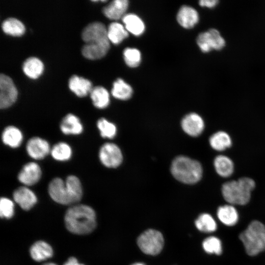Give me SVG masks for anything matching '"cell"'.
<instances>
[{"label":"cell","mask_w":265,"mask_h":265,"mask_svg":"<svg viewBox=\"0 0 265 265\" xmlns=\"http://www.w3.org/2000/svg\"><path fill=\"white\" fill-rule=\"evenodd\" d=\"M81 37L85 43L82 49V53L88 59H100L104 56L109 49L110 41L107 29L101 22L88 24L83 29Z\"/></svg>","instance_id":"obj_1"},{"label":"cell","mask_w":265,"mask_h":265,"mask_svg":"<svg viewBox=\"0 0 265 265\" xmlns=\"http://www.w3.org/2000/svg\"><path fill=\"white\" fill-rule=\"evenodd\" d=\"M51 198L62 205H72L79 202L82 196V187L79 179L69 175L63 180L60 178L53 179L48 186Z\"/></svg>","instance_id":"obj_2"},{"label":"cell","mask_w":265,"mask_h":265,"mask_svg":"<svg viewBox=\"0 0 265 265\" xmlns=\"http://www.w3.org/2000/svg\"><path fill=\"white\" fill-rule=\"evenodd\" d=\"M64 222L67 229L76 235H86L91 233L96 226V215L90 206L76 204L66 211Z\"/></svg>","instance_id":"obj_3"},{"label":"cell","mask_w":265,"mask_h":265,"mask_svg":"<svg viewBox=\"0 0 265 265\" xmlns=\"http://www.w3.org/2000/svg\"><path fill=\"white\" fill-rule=\"evenodd\" d=\"M255 186L253 180L242 177L238 180L224 183L222 186V194L224 199L231 205H244L248 203L251 192Z\"/></svg>","instance_id":"obj_4"},{"label":"cell","mask_w":265,"mask_h":265,"mask_svg":"<svg viewBox=\"0 0 265 265\" xmlns=\"http://www.w3.org/2000/svg\"><path fill=\"white\" fill-rule=\"evenodd\" d=\"M171 171L177 180L188 184L198 182L203 173L202 166L198 161L185 156H179L174 159Z\"/></svg>","instance_id":"obj_5"},{"label":"cell","mask_w":265,"mask_h":265,"mask_svg":"<svg viewBox=\"0 0 265 265\" xmlns=\"http://www.w3.org/2000/svg\"><path fill=\"white\" fill-rule=\"evenodd\" d=\"M239 238L249 256H256L265 250V226L259 221H252Z\"/></svg>","instance_id":"obj_6"},{"label":"cell","mask_w":265,"mask_h":265,"mask_svg":"<svg viewBox=\"0 0 265 265\" xmlns=\"http://www.w3.org/2000/svg\"><path fill=\"white\" fill-rule=\"evenodd\" d=\"M137 243L144 253L154 256L161 251L164 245V238L159 231L148 229L139 235Z\"/></svg>","instance_id":"obj_7"},{"label":"cell","mask_w":265,"mask_h":265,"mask_svg":"<svg viewBox=\"0 0 265 265\" xmlns=\"http://www.w3.org/2000/svg\"><path fill=\"white\" fill-rule=\"evenodd\" d=\"M196 41L200 49L204 53L209 52L212 50H220L225 44L224 38L215 29H210L200 33Z\"/></svg>","instance_id":"obj_8"},{"label":"cell","mask_w":265,"mask_h":265,"mask_svg":"<svg viewBox=\"0 0 265 265\" xmlns=\"http://www.w3.org/2000/svg\"><path fill=\"white\" fill-rule=\"evenodd\" d=\"M99 157L102 163L108 168L117 167L121 163L123 159L120 148L112 143H106L101 146Z\"/></svg>","instance_id":"obj_9"},{"label":"cell","mask_w":265,"mask_h":265,"mask_svg":"<svg viewBox=\"0 0 265 265\" xmlns=\"http://www.w3.org/2000/svg\"><path fill=\"white\" fill-rule=\"evenodd\" d=\"M17 95V90L12 79L4 74H0V108H6L12 106L15 102Z\"/></svg>","instance_id":"obj_10"},{"label":"cell","mask_w":265,"mask_h":265,"mask_svg":"<svg viewBox=\"0 0 265 265\" xmlns=\"http://www.w3.org/2000/svg\"><path fill=\"white\" fill-rule=\"evenodd\" d=\"M51 148L48 142L40 137H33L26 144V151L31 158L39 160L45 158L50 152Z\"/></svg>","instance_id":"obj_11"},{"label":"cell","mask_w":265,"mask_h":265,"mask_svg":"<svg viewBox=\"0 0 265 265\" xmlns=\"http://www.w3.org/2000/svg\"><path fill=\"white\" fill-rule=\"evenodd\" d=\"M42 171L40 166L35 162L25 164L18 175L19 181L26 186L36 184L40 179Z\"/></svg>","instance_id":"obj_12"},{"label":"cell","mask_w":265,"mask_h":265,"mask_svg":"<svg viewBox=\"0 0 265 265\" xmlns=\"http://www.w3.org/2000/svg\"><path fill=\"white\" fill-rule=\"evenodd\" d=\"M13 199L25 211L30 210L37 203L35 194L26 186H20L14 191Z\"/></svg>","instance_id":"obj_13"},{"label":"cell","mask_w":265,"mask_h":265,"mask_svg":"<svg viewBox=\"0 0 265 265\" xmlns=\"http://www.w3.org/2000/svg\"><path fill=\"white\" fill-rule=\"evenodd\" d=\"M181 125L183 130L188 135L197 136L204 130V122L198 114L191 113L186 115L182 120Z\"/></svg>","instance_id":"obj_14"},{"label":"cell","mask_w":265,"mask_h":265,"mask_svg":"<svg viewBox=\"0 0 265 265\" xmlns=\"http://www.w3.org/2000/svg\"><path fill=\"white\" fill-rule=\"evenodd\" d=\"M177 19L179 24L183 27L191 28L198 23L199 15L193 7L184 5L180 8Z\"/></svg>","instance_id":"obj_15"},{"label":"cell","mask_w":265,"mask_h":265,"mask_svg":"<svg viewBox=\"0 0 265 265\" xmlns=\"http://www.w3.org/2000/svg\"><path fill=\"white\" fill-rule=\"evenodd\" d=\"M60 129L65 134L78 135L82 133L83 125L79 117L69 113L63 117L60 124Z\"/></svg>","instance_id":"obj_16"},{"label":"cell","mask_w":265,"mask_h":265,"mask_svg":"<svg viewBox=\"0 0 265 265\" xmlns=\"http://www.w3.org/2000/svg\"><path fill=\"white\" fill-rule=\"evenodd\" d=\"M129 1L127 0H114L103 9V14L111 20H118L125 15L128 9Z\"/></svg>","instance_id":"obj_17"},{"label":"cell","mask_w":265,"mask_h":265,"mask_svg":"<svg viewBox=\"0 0 265 265\" xmlns=\"http://www.w3.org/2000/svg\"><path fill=\"white\" fill-rule=\"evenodd\" d=\"M29 253L33 260L42 262L53 256V249L47 242L43 240H38L31 245Z\"/></svg>","instance_id":"obj_18"},{"label":"cell","mask_w":265,"mask_h":265,"mask_svg":"<svg viewBox=\"0 0 265 265\" xmlns=\"http://www.w3.org/2000/svg\"><path fill=\"white\" fill-rule=\"evenodd\" d=\"M1 140L6 145L12 148L19 147L22 143L23 135L21 130L14 126L6 127L1 134Z\"/></svg>","instance_id":"obj_19"},{"label":"cell","mask_w":265,"mask_h":265,"mask_svg":"<svg viewBox=\"0 0 265 265\" xmlns=\"http://www.w3.org/2000/svg\"><path fill=\"white\" fill-rule=\"evenodd\" d=\"M68 84L70 90L80 97L86 96L92 89L90 80L76 75H73L70 78Z\"/></svg>","instance_id":"obj_20"},{"label":"cell","mask_w":265,"mask_h":265,"mask_svg":"<svg viewBox=\"0 0 265 265\" xmlns=\"http://www.w3.org/2000/svg\"><path fill=\"white\" fill-rule=\"evenodd\" d=\"M122 21L128 32L135 36L140 35L144 31L145 25L143 22L134 14H125L122 18Z\"/></svg>","instance_id":"obj_21"},{"label":"cell","mask_w":265,"mask_h":265,"mask_svg":"<svg viewBox=\"0 0 265 265\" xmlns=\"http://www.w3.org/2000/svg\"><path fill=\"white\" fill-rule=\"evenodd\" d=\"M217 215L222 223L229 226L236 224L238 219L237 211L231 204L219 207L217 211Z\"/></svg>","instance_id":"obj_22"},{"label":"cell","mask_w":265,"mask_h":265,"mask_svg":"<svg viewBox=\"0 0 265 265\" xmlns=\"http://www.w3.org/2000/svg\"><path fill=\"white\" fill-rule=\"evenodd\" d=\"M44 65L42 62L35 57L27 58L23 65V70L28 77L31 79H36L43 72Z\"/></svg>","instance_id":"obj_23"},{"label":"cell","mask_w":265,"mask_h":265,"mask_svg":"<svg viewBox=\"0 0 265 265\" xmlns=\"http://www.w3.org/2000/svg\"><path fill=\"white\" fill-rule=\"evenodd\" d=\"M90 97L93 105L98 108L103 109L109 104V95L106 89L103 86H96L92 88Z\"/></svg>","instance_id":"obj_24"},{"label":"cell","mask_w":265,"mask_h":265,"mask_svg":"<svg viewBox=\"0 0 265 265\" xmlns=\"http://www.w3.org/2000/svg\"><path fill=\"white\" fill-rule=\"evenodd\" d=\"M107 34L110 42L118 44L128 36V32L122 24L113 22L111 23L107 29Z\"/></svg>","instance_id":"obj_25"},{"label":"cell","mask_w":265,"mask_h":265,"mask_svg":"<svg viewBox=\"0 0 265 265\" xmlns=\"http://www.w3.org/2000/svg\"><path fill=\"white\" fill-rule=\"evenodd\" d=\"M214 166L216 172L223 177L231 175L234 171V164L228 157L219 155L214 160Z\"/></svg>","instance_id":"obj_26"},{"label":"cell","mask_w":265,"mask_h":265,"mask_svg":"<svg viewBox=\"0 0 265 265\" xmlns=\"http://www.w3.org/2000/svg\"><path fill=\"white\" fill-rule=\"evenodd\" d=\"M111 94L116 99L127 100L131 97L132 89L131 86L122 79H118L113 82Z\"/></svg>","instance_id":"obj_27"},{"label":"cell","mask_w":265,"mask_h":265,"mask_svg":"<svg viewBox=\"0 0 265 265\" xmlns=\"http://www.w3.org/2000/svg\"><path fill=\"white\" fill-rule=\"evenodd\" d=\"M209 142L211 147L214 150L221 151L230 147L232 140L229 134L223 131H219L213 134L210 138Z\"/></svg>","instance_id":"obj_28"},{"label":"cell","mask_w":265,"mask_h":265,"mask_svg":"<svg viewBox=\"0 0 265 265\" xmlns=\"http://www.w3.org/2000/svg\"><path fill=\"white\" fill-rule=\"evenodd\" d=\"M1 28L6 34L14 36H21L25 31L24 24L14 18H9L5 20L1 24Z\"/></svg>","instance_id":"obj_29"},{"label":"cell","mask_w":265,"mask_h":265,"mask_svg":"<svg viewBox=\"0 0 265 265\" xmlns=\"http://www.w3.org/2000/svg\"><path fill=\"white\" fill-rule=\"evenodd\" d=\"M50 153L55 160L64 161L70 159L72 155V150L69 144L64 142H60L53 145Z\"/></svg>","instance_id":"obj_30"},{"label":"cell","mask_w":265,"mask_h":265,"mask_svg":"<svg viewBox=\"0 0 265 265\" xmlns=\"http://www.w3.org/2000/svg\"><path fill=\"white\" fill-rule=\"evenodd\" d=\"M198 230L203 232H212L217 228L216 223L212 217L208 213L200 214L195 221Z\"/></svg>","instance_id":"obj_31"},{"label":"cell","mask_w":265,"mask_h":265,"mask_svg":"<svg viewBox=\"0 0 265 265\" xmlns=\"http://www.w3.org/2000/svg\"><path fill=\"white\" fill-rule=\"evenodd\" d=\"M97 126L103 137L112 138L116 134L115 125L105 118H102L99 119L97 122Z\"/></svg>","instance_id":"obj_32"},{"label":"cell","mask_w":265,"mask_h":265,"mask_svg":"<svg viewBox=\"0 0 265 265\" xmlns=\"http://www.w3.org/2000/svg\"><path fill=\"white\" fill-rule=\"evenodd\" d=\"M202 246L206 252L209 254L220 255L222 252L220 240L213 236L205 238L202 243Z\"/></svg>","instance_id":"obj_33"},{"label":"cell","mask_w":265,"mask_h":265,"mask_svg":"<svg viewBox=\"0 0 265 265\" xmlns=\"http://www.w3.org/2000/svg\"><path fill=\"white\" fill-rule=\"evenodd\" d=\"M124 59L126 64L130 67H136L141 61V53L135 48H127L123 52Z\"/></svg>","instance_id":"obj_34"},{"label":"cell","mask_w":265,"mask_h":265,"mask_svg":"<svg viewBox=\"0 0 265 265\" xmlns=\"http://www.w3.org/2000/svg\"><path fill=\"white\" fill-rule=\"evenodd\" d=\"M14 214V204L9 198L1 197L0 200V215L1 218L10 219Z\"/></svg>","instance_id":"obj_35"},{"label":"cell","mask_w":265,"mask_h":265,"mask_svg":"<svg viewBox=\"0 0 265 265\" xmlns=\"http://www.w3.org/2000/svg\"><path fill=\"white\" fill-rule=\"evenodd\" d=\"M218 2L217 0H202L199 1V4L201 6L212 8L215 7Z\"/></svg>","instance_id":"obj_36"},{"label":"cell","mask_w":265,"mask_h":265,"mask_svg":"<svg viewBox=\"0 0 265 265\" xmlns=\"http://www.w3.org/2000/svg\"><path fill=\"white\" fill-rule=\"evenodd\" d=\"M63 265H84L80 263L78 260L73 257L69 258Z\"/></svg>","instance_id":"obj_37"},{"label":"cell","mask_w":265,"mask_h":265,"mask_svg":"<svg viewBox=\"0 0 265 265\" xmlns=\"http://www.w3.org/2000/svg\"><path fill=\"white\" fill-rule=\"evenodd\" d=\"M42 265H57L56 264L53 263H45Z\"/></svg>","instance_id":"obj_38"},{"label":"cell","mask_w":265,"mask_h":265,"mask_svg":"<svg viewBox=\"0 0 265 265\" xmlns=\"http://www.w3.org/2000/svg\"><path fill=\"white\" fill-rule=\"evenodd\" d=\"M131 265H145L142 263H135Z\"/></svg>","instance_id":"obj_39"}]
</instances>
